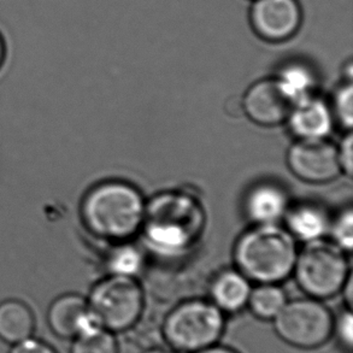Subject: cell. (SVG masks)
Masks as SVG:
<instances>
[{"label": "cell", "instance_id": "cell-1", "mask_svg": "<svg viewBox=\"0 0 353 353\" xmlns=\"http://www.w3.org/2000/svg\"><path fill=\"white\" fill-rule=\"evenodd\" d=\"M205 215L196 198L182 192H167L145 205L143 236L148 246L161 254L186 252L196 243Z\"/></svg>", "mask_w": 353, "mask_h": 353}, {"label": "cell", "instance_id": "cell-20", "mask_svg": "<svg viewBox=\"0 0 353 353\" xmlns=\"http://www.w3.org/2000/svg\"><path fill=\"white\" fill-rule=\"evenodd\" d=\"M141 253L133 246H121L108 258V268L111 275L134 277L141 269Z\"/></svg>", "mask_w": 353, "mask_h": 353}, {"label": "cell", "instance_id": "cell-6", "mask_svg": "<svg viewBox=\"0 0 353 353\" xmlns=\"http://www.w3.org/2000/svg\"><path fill=\"white\" fill-rule=\"evenodd\" d=\"M97 325L111 333H124L143 314V292L134 277L110 275L93 287L87 299Z\"/></svg>", "mask_w": 353, "mask_h": 353}, {"label": "cell", "instance_id": "cell-24", "mask_svg": "<svg viewBox=\"0 0 353 353\" xmlns=\"http://www.w3.org/2000/svg\"><path fill=\"white\" fill-rule=\"evenodd\" d=\"M10 353H58L51 345L43 340L37 339L30 336L28 339L22 340L17 344L12 345Z\"/></svg>", "mask_w": 353, "mask_h": 353}, {"label": "cell", "instance_id": "cell-3", "mask_svg": "<svg viewBox=\"0 0 353 353\" xmlns=\"http://www.w3.org/2000/svg\"><path fill=\"white\" fill-rule=\"evenodd\" d=\"M294 236L275 225H258L239 239L234 258L239 272L259 285L286 280L296 261Z\"/></svg>", "mask_w": 353, "mask_h": 353}, {"label": "cell", "instance_id": "cell-21", "mask_svg": "<svg viewBox=\"0 0 353 353\" xmlns=\"http://www.w3.org/2000/svg\"><path fill=\"white\" fill-rule=\"evenodd\" d=\"M334 115L345 129L351 130L353 123V88L350 81L340 87L335 94Z\"/></svg>", "mask_w": 353, "mask_h": 353}, {"label": "cell", "instance_id": "cell-13", "mask_svg": "<svg viewBox=\"0 0 353 353\" xmlns=\"http://www.w3.org/2000/svg\"><path fill=\"white\" fill-rule=\"evenodd\" d=\"M251 291L252 288L248 277L240 272L228 270L220 274L212 282L211 303L223 314H235L248 305Z\"/></svg>", "mask_w": 353, "mask_h": 353}, {"label": "cell", "instance_id": "cell-5", "mask_svg": "<svg viewBox=\"0 0 353 353\" xmlns=\"http://www.w3.org/2000/svg\"><path fill=\"white\" fill-rule=\"evenodd\" d=\"M293 272L303 292L319 301L336 296L351 276L344 250L323 239L306 243Z\"/></svg>", "mask_w": 353, "mask_h": 353}, {"label": "cell", "instance_id": "cell-18", "mask_svg": "<svg viewBox=\"0 0 353 353\" xmlns=\"http://www.w3.org/2000/svg\"><path fill=\"white\" fill-rule=\"evenodd\" d=\"M277 81L294 104L310 97V91L315 83L312 72L301 64H292L285 68Z\"/></svg>", "mask_w": 353, "mask_h": 353}, {"label": "cell", "instance_id": "cell-9", "mask_svg": "<svg viewBox=\"0 0 353 353\" xmlns=\"http://www.w3.org/2000/svg\"><path fill=\"white\" fill-rule=\"evenodd\" d=\"M301 23L296 0H256L251 9V24L259 38L280 43L291 38Z\"/></svg>", "mask_w": 353, "mask_h": 353}, {"label": "cell", "instance_id": "cell-26", "mask_svg": "<svg viewBox=\"0 0 353 353\" xmlns=\"http://www.w3.org/2000/svg\"><path fill=\"white\" fill-rule=\"evenodd\" d=\"M194 353H239L235 350L230 349L228 346H222V345H212L210 347H206V349L201 350L198 352Z\"/></svg>", "mask_w": 353, "mask_h": 353}, {"label": "cell", "instance_id": "cell-19", "mask_svg": "<svg viewBox=\"0 0 353 353\" xmlns=\"http://www.w3.org/2000/svg\"><path fill=\"white\" fill-rule=\"evenodd\" d=\"M70 353H119L115 334L94 327L72 339Z\"/></svg>", "mask_w": 353, "mask_h": 353}, {"label": "cell", "instance_id": "cell-25", "mask_svg": "<svg viewBox=\"0 0 353 353\" xmlns=\"http://www.w3.org/2000/svg\"><path fill=\"white\" fill-rule=\"evenodd\" d=\"M339 154L340 168L341 172L346 174L347 176H352L353 170V138L352 134L349 133L341 141L340 148H338Z\"/></svg>", "mask_w": 353, "mask_h": 353}, {"label": "cell", "instance_id": "cell-7", "mask_svg": "<svg viewBox=\"0 0 353 353\" xmlns=\"http://www.w3.org/2000/svg\"><path fill=\"white\" fill-rule=\"evenodd\" d=\"M272 321L280 339L296 349H319L333 336L334 317L315 298L287 301Z\"/></svg>", "mask_w": 353, "mask_h": 353}, {"label": "cell", "instance_id": "cell-8", "mask_svg": "<svg viewBox=\"0 0 353 353\" xmlns=\"http://www.w3.org/2000/svg\"><path fill=\"white\" fill-rule=\"evenodd\" d=\"M288 168L298 179L327 183L341 174L338 148L325 139H301L287 153Z\"/></svg>", "mask_w": 353, "mask_h": 353}, {"label": "cell", "instance_id": "cell-4", "mask_svg": "<svg viewBox=\"0 0 353 353\" xmlns=\"http://www.w3.org/2000/svg\"><path fill=\"white\" fill-rule=\"evenodd\" d=\"M225 322V314L211 301H182L163 320V341L176 352H198L220 341Z\"/></svg>", "mask_w": 353, "mask_h": 353}, {"label": "cell", "instance_id": "cell-15", "mask_svg": "<svg viewBox=\"0 0 353 353\" xmlns=\"http://www.w3.org/2000/svg\"><path fill=\"white\" fill-rule=\"evenodd\" d=\"M35 330L33 312L26 303L8 299L0 303V339L14 345L28 339Z\"/></svg>", "mask_w": 353, "mask_h": 353}, {"label": "cell", "instance_id": "cell-2", "mask_svg": "<svg viewBox=\"0 0 353 353\" xmlns=\"http://www.w3.org/2000/svg\"><path fill=\"white\" fill-rule=\"evenodd\" d=\"M145 203L135 187L108 181L93 187L81 204L83 223L91 233L108 240H125L143 225Z\"/></svg>", "mask_w": 353, "mask_h": 353}, {"label": "cell", "instance_id": "cell-23", "mask_svg": "<svg viewBox=\"0 0 353 353\" xmlns=\"http://www.w3.org/2000/svg\"><path fill=\"white\" fill-rule=\"evenodd\" d=\"M333 335L343 349L350 352L352 350L353 344V319L351 309L341 312L336 319H334L333 325Z\"/></svg>", "mask_w": 353, "mask_h": 353}, {"label": "cell", "instance_id": "cell-11", "mask_svg": "<svg viewBox=\"0 0 353 353\" xmlns=\"http://www.w3.org/2000/svg\"><path fill=\"white\" fill-rule=\"evenodd\" d=\"M48 327L53 334L62 339H75L97 325L93 320L86 298L68 293L52 301L48 311Z\"/></svg>", "mask_w": 353, "mask_h": 353}, {"label": "cell", "instance_id": "cell-12", "mask_svg": "<svg viewBox=\"0 0 353 353\" xmlns=\"http://www.w3.org/2000/svg\"><path fill=\"white\" fill-rule=\"evenodd\" d=\"M287 119L299 139H325L333 125V114L328 105L311 97L296 101Z\"/></svg>", "mask_w": 353, "mask_h": 353}, {"label": "cell", "instance_id": "cell-16", "mask_svg": "<svg viewBox=\"0 0 353 353\" xmlns=\"http://www.w3.org/2000/svg\"><path fill=\"white\" fill-rule=\"evenodd\" d=\"M288 232L301 241H315L330 230V221L320 208L314 205H301L287 216Z\"/></svg>", "mask_w": 353, "mask_h": 353}, {"label": "cell", "instance_id": "cell-10", "mask_svg": "<svg viewBox=\"0 0 353 353\" xmlns=\"http://www.w3.org/2000/svg\"><path fill=\"white\" fill-rule=\"evenodd\" d=\"M293 106L294 101L287 96L277 79L256 82L248 88L243 99V111L248 119L263 127L285 122Z\"/></svg>", "mask_w": 353, "mask_h": 353}, {"label": "cell", "instance_id": "cell-17", "mask_svg": "<svg viewBox=\"0 0 353 353\" xmlns=\"http://www.w3.org/2000/svg\"><path fill=\"white\" fill-rule=\"evenodd\" d=\"M286 303V294L280 287L272 283H264L251 291L248 305L258 319L274 320Z\"/></svg>", "mask_w": 353, "mask_h": 353}, {"label": "cell", "instance_id": "cell-14", "mask_svg": "<svg viewBox=\"0 0 353 353\" xmlns=\"http://www.w3.org/2000/svg\"><path fill=\"white\" fill-rule=\"evenodd\" d=\"M287 196L281 188L274 185H261L250 192L246 211L258 225H274L286 214Z\"/></svg>", "mask_w": 353, "mask_h": 353}, {"label": "cell", "instance_id": "cell-22", "mask_svg": "<svg viewBox=\"0 0 353 353\" xmlns=\"http://www.w3.org/2000/svg\"><path fill=\"white\" fill-rule=\"evenodd\" d=\"M333 243L344 251H351L353 245V215L352 211L346 210L338 217L332 225Z\"/></svg>", "mask_w": 353, "mask_h": 353}, {"label": "cell", "instance_id": "cell-27", "mask_svg": "<svg viewBox=\"0 0 353 353\" xmlns=\"http://www.w3.org/2000/svg\"><path fill=\"white\" fill-rule=\"evenodd\" d=\"M143 353H176V351H174L172 349H167V347H162V346H153L150 349H146Z\"/></svg>", "mask_w": 353, "mask_h": 353}, {"label": "cell", "instance_id": "cell-28", "mask_svg": "<svg viewBox=\"0 0 353 353\" xmlns=\"http://www.w3.org/2000/svg\"><path fill=\"white\" fill-rule=\"evenodd\" d=\"M5 43L4 40L1 38V35H0V67H1V64L4 62L5 59Z\"/></svg>", "mask_w": 353, "mask_h": 353}]
</instances>
